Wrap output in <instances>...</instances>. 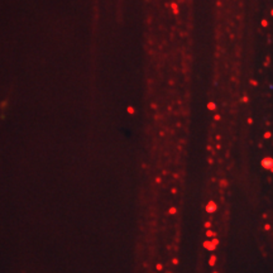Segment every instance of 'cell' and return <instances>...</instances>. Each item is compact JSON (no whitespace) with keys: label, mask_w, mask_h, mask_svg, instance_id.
Listing matches in <instances>:
<instances>
[{"label":"cell","mask_w":273,"mask_h":273,"mask_svg":"<svg viewBox=\"0 0 273 273\" xmlns=\"http://www.w3.org/2000/svg\"><path fill=\"white\" fill-rule=\"evenodd\" d=\"M262 166L264 167V168L269 170L271 172H273V159L272 158H264L262 161Z\"/></svg>","instance_id":"1"},{"label":"cell","mask_w":273,"mask_h":273,"mask_svg":"<svg viewBox=\"0 0 273 273\" xmlns=\"http://www.w3.org/2000/svg\"><path fill=\"white\" fill-rule=\"evenodd\" d=\"M215 209H216L215 204H214V202H210V204H209V206H208V211H214Z\"/></svg>","instance_id":"2"},{"label":"cell","mask_w":273,"mask_h":273,"mask_svg":"<svg viewBox=\"0 0 273 273\" xmlns=\"http://www.w3.org/2000/svg\"><path fill=\"white\" fill-rule=\"evenodd\" d=\"M214 262H215V257H211V259H210V264H211V266H214V264H215V263H214Z\"/></svg>","instance_id":"3"},{"label":"cell","mask_w":273,"mask_h":273,"mask_svg":"<svg viewBox=\"0 0 273 273\" xmlns=\"http://www.w3.org/2000/svg\"><path fill=\"white\" fill-rule=\"evenodd\" d=\"M264 228H266V230H271V225H269V224H267V225L264 226Z\"/></svg>","instance_id":"4"},{"label":"cell","mask_w":273,"mask_h":273,"mask_svg":"<svg viewBox=\"0 0 273 273\" xmlns=\"http://www.w3.org/2000/svg\"><path fill=\"white\" fill-rule=\"evenodd\" d=\"M269 137H271V133H266L264 134V138H269Z\"/></svg>","instance_id":"5"},{"label":"cell","mask_w":273,"mask_h":273,"mask_svg":"<svg viewBox=\"0 0 273 273\" xmlns=\"http://www.w3.org/2000/svg\"><path fill=\"white\" fill-rule=\"evenodd\" d=\"M209 108H210V109H214V108H215V105H214V104H209Z\"/></svg>","instance_id":"6"}]
</instances>
